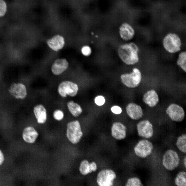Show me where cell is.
<instances>
[{"label": "cell", "mask_w": 186, "mask_h": 186, "mask_svg": "<svg viewBox=\"0 0 186 186\" xmlns=\"http://www.w3.org/2000/svg\"><path fill=\"white\" fill-rule=\"evenodd\" d=\"M67 106L70 113L75 117H79L82 112V110L80 106L72 100L68 101L67 103Z\"/></svg>", "instance_id": "obj_21"}, {"label": "cell", "mask_w": 186, "mask_h": 186, "mask_svg": "<svg viewBox=\"0 0 186 186\" xmlns=\"http://www.w3.org/2000/svg\"><path fill=\"white\" fill-rule=\"evenodd\" d=\"M119 33L121 37L123 40L129 41L132 40L134 37L135 35V31L133 27L130 25L125 23L120 26Z\"/></svg>", "instance_id": "obj_16"}, {"label": "cell", "mask_w": 186, "mask_h": 186, "mask_svg": "<svg viewBox=\"0 0 186 186\" xmlns=\"http://www.w3.org/2000/svg\"><path fill=\"white\" fill-rule=\"evenodd\" d=\"M10 94L18 99H23L27 95V91L25 86L21 83L12 84L9 89Z\"/></svg>", "instance_id": "obj_12"}, {"label": "cell", "mask_w": 186, "mask_h": 186, "mask_svg": "<svg viewBox=\"0 0 186 186\" xmlns=\"http://www.w3.org/2000/svg\"><path fill=\"white\" fill-rule=\"evenodd\" d=\"M81 51L82 54L84 56H89L91 52L90 48L89 46L85 45L83 46L81 48Z\"/></svg>", "instance_id": "obj_29"}, {"label": "cell", "mask_w": 186, "mask_h": 186, "mask_svg": "<svg viewBox=\"0 0 186 186\" xmlns=\"http://www.w3.org/2000/svg\"><path fill=\"white\" fill-rule=\"evenodd\" d=\"M180 158L178 154L175 151L171 149L167 150L164 154L162 164L167 170L172 171L179 165Z\"/></svg>", "instance_id": "obj_6"}, {"label": "cell", "mask_w": 186, "mask_h": 186, "mask_svg": "<svg viewBox=\"0 0 186 186\" xmlns=\"http://www.w3.org/2000/svg\"><path fill=\"white\" fill-rule=\"evenodd\" d=\"M97 168V166L95 162H89L87 160H84L80 163L79 171L82 175L85 176L96 171Z\"/></svg>", "instance_id": "obj_18"}, {"label": "cell", "mask_w": 186, "mask_h": 186, "mask_svg": "<svg viewBox=\"0 0 186 186\" xmlns=\"http://www.w3.org/2000/svg\"><path fill=\"white\" fill-rule=\"evenodd\" d=\"M137 129L138 136L145 138H150L153 134V125L148 120H142L138 122Z\"/></svg>", "instance_id": "obj_10"}, {"label": "cell", "mask_w": 186, "mask_h": 186, "mask_svg": "<svg viewBox=\"0 0 186 186\" xmlns=\"http://www.w3.org/2000/svg\"><path fill=\"white\" fill-rule=\"evenodd\" d=\"M162 44L165 50L170 54H175L180 51L182 45L180 37L177 34L172 32L165 35L162 39Z\"/></svg>", "instance_id": "obj_2"}, {"label": "cell", "mask_w": 186, "mask_h": 186, "mask_svg": "<svg viewBox=\"0 0 186 186\" xmlns=\"http://www.w3.org/2000/svg\"><path fill=\"white\" fill-rule=\"evenodd\" d=\"M153 149V145L150 141L146 139H143L137 142L134 150L136 156L144 158L151 153Z\"/></svg>", "instance_id": "obj_8"}, {"label": "cell", "mask_w": 186, "mask_h": 186, "mask_svg": "<svg viewBox=\"0 0 186 186\" xmlns=\"http://www.w3.org/2000/svg\"><path fill=\"white\" fill-rule=\"evenodd\" d=\"M4 160V156L3 154L0 150V165L3 163Z\"/></svg>", "instance_id": "obj_31"}, {"label": "cell", "mask_w": 186, "mask_h": 186, "mask_svg": "<svg viewBox=\"0 0 186 186\" xmlns=\"http://www.w3.org/2000/svg\"><path fill=\"white\" fill-rule=\"evenodd\" d=\"M183 163L185 168L186 166V157L185 156L183 160Z\"/></svg>", "instance_id": "obj_32"}, {"label": "cell", "mask_w": 186, "mask_h": 186, "mask_svg": "<svg viewBox=\"0 0 186 186\" xmlns=\"http://www.w3.org/2000/svg\"><path fill=\"white\" fill-rule=\"evenodd\" d=\"M68 66V63L66 59H57L53 63L51 67V71L54 74L58 75L65 71Z\"/></svg>", "instance_id": "obj_17"}, {"label": "cell", "mask_w": 186, "mask_h": 186, "mask_svg": "<svg viewBox=\"0 0 186 186\" xmlns=\"http://www.w3.org/2000/svg\"><path fill=\"white\" fill-rule=\"evenodd\" d=\"M79 87L76 83L68 81H64L59 84L57 91L62 97L66 98L67 96L71 97L75 96L77 94Z\"/></svg>", "instance_id": "obj_7"}, {"label": "cell", "mask_w": 186, "mask_h": 186, "mask_svg": "<svg viewBox=\"0 0 186 186\" xmlns=\"http://www.w3.org/2000/svg\"><path fill=\"white\" fill-rule=\"evenodd\" d=\"M142 77L140 70L138 68L135 67L130 73L122 74L120 78L122 83L124 85L128 88H134L139 85Z\"/></svg>", "instance_id": "obj_4"}, {"label": "cell", "mask_w": 186, "mask_h": 186, "mask_svg": "<svg viewBox=\"0 0 186 186\" xmlns=\"http://www.w3.org/2000/svg\"><path fill=\"white\" fill-rule=\"evenodd\" d=\"M177 65L184 72H186V52L180 51L176 60Z\"/></svg>", "instance_id": "obj_22"}, {"label": "cell", "mask_w": 186, "mask_h": 186, "mask_svg": "<svg viewBox=\"0 0 186 186\" xmlns=\"http://www.w3.org/2000/svg\"><path fill=\"white\" fill-rule=\"evenodd\" d=\"M38 135V132L33 127L28 126L23 130L22 138L26 142L32 143L35 142Z\"/></svg>", "instance_id": "obj_20"}, {"label": "cell", "mask_w": 186, "mask_h": 186, "mask_svg": "<svg viewBox=\"0 0 186 186\" xmlns=\"http://www.w3.org/2000/svg\"><path fill=\"white\" fill-rule=\"evenodd\" d=\"M139 48L138 45L130 42L120 45L118 49V55L121 60L128 65H133L139 61Z\"/></svg>", "instance_id": "obj_1"}, {"label": "cell", "mask_w": 186, "mask_h": 186, "mask_svg": "<svg viewBox=\"0 0 186 186\" xmlns=\"http://www.w3.org/2000/svg\"><path fill=\"white\" fill-rule=\"evenodd\" d=\"M175 184L177 186H186V173L184 171L179 172L175 179Z\"/></svg>", "instance_id": "obj_24"}, {"label": "cell", "mask_w": 186, "mask_h": 186, "mask_svg": "<svg viewBox=\"0 0 186 186\" xmlns=\"http://www.w3.org/2000/svg\"><path fill=\"white\" fill-rule=\"evenodd\" d=\"M176 144L179 150L183 153H186V134H182L177 138Z\"/></svg>", "instance_id": "obj_23"}, {"label": "cell", "mask_w": 186, "mask_h": 186, "mask_svg": "<svg viewBox=\"0 0 186 186\" xmlns=\"http://www.w3.org/2000/svg\"><path fill=\"white\" fill-rule=\"evenodd\" d=\"M47 42L49 47L55 51H58L62 49L65 43L64 37L58 35H56L51 38L48 40Z\"/></svg>", "instance_id": "obj_19"}, {"label": "cell", "mask_w": 186, "mask_h": 186, "mask_svg": "<svg viewBox=\"0 0 186 186\" xmlns=\"http://www.w3.org/2000/svg\"><path fill=\"white\" fill-rule=\"evenodd\" d=\"M126 109L127 114L132 119L137 120L143 116V113L142 108L135 103H129L127 105Z\"/></svg>", "instance_id": "obj_13"}, {"label": "cell", "mask_w": 186, "mask_h": 186, "mask_svg": "<svg viewBox=\"0 0 186 186\" xmlns=\"http://www.w3.org/2000/svg\"><path fill=\"white\" fill-rule=\"evenodd\" d=\"M95 102L97 105L101 106L104 104L105 102V99L103 96H99L95 97Z\"/></svg>", "instance_id": "obj_28"}, {"label": "cell", "mask_w": 186, "mask_h": 186, "mask_svg": "<svg viewBox=\"0 0 186 186\" xmlns=\"http://www.w3.org/2000/svg\"><path fill=\"white\" fill-rule=\"evenodd\" d=\"M166 112L172 120L176 122L182 121L185 116V112L183 107L175 103L169 105Z\"/></svg>", "instance_id": "obj_9"}, {"label": "cell", "mask_w": 186, "mask_h": 186, "mask_svg": "<svg viewBox=\"0 0 186 186\" xmlns=\"http://www.w3.org/2000/svg\"><path fill=\"white\" fill-rule=\"evenodd\" d=\"M117 175L113 170L110 169H104L98 173L96 182L99 186H112L116 178Z\"/></svg>", "instance_id": "obj_5"}, {"label": "cell", "mask_w": 186, "mask_h": 186, "mask_svg": "<svg viewBox=\"0 0 186 186\" xmlns=\"http://www.w3.org/2000/svg\"><path fill=\"white\" fill-rule=\"evenodd\" d=\"M111 110L113 113L116 114H120L122 112V110L121 107L117 106H112L111 108Z\"/></svg>", "instance_id": "obj_30"}, {"label": "cell", "mask_w": 186, "mask_h": 186, "mask_svg": "<svg viewBox=\"0 0 186 186\" xmlns=\"http://www.w3.org/2000/svg\"><path fill=\"white\" fill-rule=\"evenodd\" d=\"M127 127L120 122H116L112 125L111 131L112 136L117 140L125 139L126 136Z\"/></svg>", "instance_id": "obj_11"}, {"label": "cell", "mask_w": 186, "mask_h": 186, "mask_svg": "<svg viewBox=\"0 0 186 186\" xmlns=\"http://www.w3.org/2000/svg\"><path fill=\"white\" fill-rule=\"evenodd\" d=\"M54 118L57 121L62 120L64 118V114L63 112L60 109H57L55 110L53 114Z\"/></svg>", "instance_id": "obj_26"}, {"label": "cell", "mask_w": 186, "mask_h": 186, "mask_svg": "<svg viewBox=\"0 0 186 186\" xmlns=\"http://www.w3.org/2000/svg\"><path fill=\"white\" fill-rule=\"evenodd\" d=\"M143 102L150 107L155 106L159 101V97L156 92L153 89L148 91L143 95Z\"/></svg>", "instance_id": "obj_15"}, {"label": "cell", "mask_w": 186, "mask_h": 186, "mask_svg": "<svg viewBox=\"0 0 186 186\" xmlns=\"http://www.w3.org/2000/svg\"><path fill=\"white\" fill-rule=\"evenodd\" d=\"M33 112L37 122L43 124L47 121V114L46 108L41 104L36 105L33 108Z\"/></svg>", "instance_id": "obj_14"}, {"label": "cell", "mask_w": 186, "mask_h": 186, "mask_svg": "<svg viewBox=\"0 0 186 186\" xmlns=\"http://www.w3.org/2000/svg\"><path fill=\"white\" fill-rule=\"evenodd\" d=\"M126 186H142L143 185L141 180L136 177L128 179L125 184Z\"/></svg>", "instance_id": "obj_25"}, {"label": "cell", "mask_w": 186, "mask_h": 186, "mask_svg": "<svg viewBox=\"0 0 186 186\" xmlns=\"http://www.w3.org/2000/svg\"><path fill=\"white\" fill-rule=\"evenodd\" d=\"M66 135L69 140L73 144H75L79 142L83 133L78 120L70 121L67 123Z\"/></svg>", "instance_id": "obj_3"}, {"label": "cell", "mask_w": 186, "mask_h": 186, "mask_svg": "<svg viewBox=\"0 0 186 186\" xmlns=\"http://www.w3.org/2000/svg\"><path fill=\"white\" fill-rule=\"evenodd\" d=\"M6 11V5L3 0H0V17H3Z\"/></svg>", "instance_id": "obj_27"}]
</instances>
